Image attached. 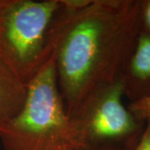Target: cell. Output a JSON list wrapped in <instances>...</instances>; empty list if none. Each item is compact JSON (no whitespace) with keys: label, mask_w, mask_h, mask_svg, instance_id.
<instances>
[{"label":"cell","mask_w":150,"mask_h":150,"mask_svg":"<svg viewBox=\"0 0 150 150\" xmlns=\"http://www.w3.org/2000/svg\"><path fill=\"white\" fill-rule=\"evenodd\" d=\"M54 49L68 115L121 79L140 33V0H63Z\"/></svg>","instance_id":"obj_1"},{"label":"cell","mask_w":150,"mask_h":150,"mask_svg":"<svg viewBox=\"0 0 150 150\" xmlns=\"http://www.w3.org/2000/svg\"><path fill=\"white\" fill-rule=\"evenodd\" d=\"M4 150H80L59 91L54 54L27 84L23 106L0 123Z\"/></svg>","instance_id":"obj_2"},{"label":"cell","mask_w":150,"mask_h":150,"mask_svg":"<svg viewBox=\"0 0 150 150\" xmlns=\"http://www.w3.org/2000/svg\"><path fill=\"white\" fill-rule=\"evenodd\" d=\"M63 0H0V58L28 84L54 54Z\"/></svg>","instance_id":"obj_3"},{"label":"cell","mask_w":150,"mask_h":150,"mask_svg":"<svg viewBox=\"0 0 150 150\" xmlns=\"http://www.w3.org/2000/svg\"><path fill=\"white\" fill-rule=\"evenodd\" d=\"M121 79L93 92L69 115L80 150H134L145 128L124 107Z\"/></svg>","instance_id":"obj_4"},{"label":"cell","mask_w":150,"mask_h":150,"mask_svg":"<svg viewBox=\"0 0 150 150\" xmlns=\"http://www.w3.org/2000/svg\"><path fill=\"white\" fill-rule=\"evenodd\" d=\"M120 79L130 102L150 96V33H139Z\"/></svg>","instance_id":"obj_5"},{"label":"cell","mask_w":150,"mask_h":150,"mask_svg":"<svg viewBox=\"0 0 150 150\" xmlns=\"http://www.w3.org/2000/svg\"><path fill=\"white\" fill-rule=\"evenodd\" d=\"M27 95V84L0 58V123L15 117Z\"/></svg>","instance_id":"obj_6"},{"label":"cell","mask_w":150,"mask_h":150,"mask_svg":"<svg viewBox=\"0 0 150 150\" xmlns=\"http://www.w3.org/2000/svg\"><path fill=\"white\" fill-rule=\"evenodd\" d=\"M128 109L136 119L146 123L150 119V96L130 102Z\"/></svg>","instance_id":"obj_7"},{"label":"cell","mask_w":150,"mask_h":150,"mask_svg":"<svg viewBox=\"0 0 150 150\" xmlns=\"http://www.w3.org/2000/svg\"><path fill=\"white\" fill-rule=\"evenodd\" d=\"M140 32L150 33V0H140Z\"/></svg>","instance_id":"obj_8"},{"label":"cell","mask_w":150,"mask_h":150,"mask_svg":"<svg viewBox=\"0 0 150 150\" xmlns=\"http://www.w3.org/2000/svg\"><path fill=\"white\" fill-rule=\"evenodd\" d=\"M146 123L142 136L134 150H150V119Z\"/></svg>","instance_id":"obj_9"}]
</instances>
